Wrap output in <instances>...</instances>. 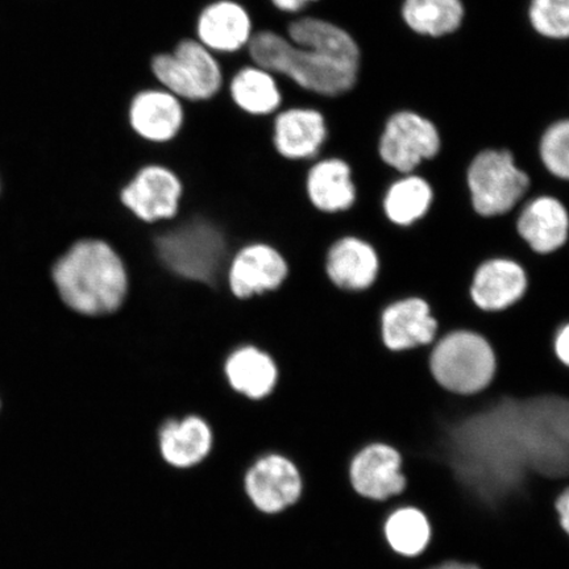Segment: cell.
I'll return each instance as SVG.
<instances>
[{"label":"cell","mask_w":569,"mask_h":569,"mask_svg":"<svg viewBox=\"0 0 569 569\" xmlns=\"http://www.w3.org/2000/svg\"><path fill=\"white\" fill-rule=\"evenodd\" d=\"M246 52L256 66L319 96L345 94L358 81V42L343 28L323 19H296L287 36L256 31Z\"/></svg>","instance_id":"1"},{"label":"cell","mask_w":569,"mask_h":569,"mask_svg":"<svg viewBox=\"0 0 569 569\" xmlns=\"http://www.w3.org/2000/svg\"><path fill=\"white\" fill-rule=\"evenodd\" d=\"M49 276L63 308L84 318L116 315L130 293L126 261L103 239L73 241L52 262Z\"/></svg>","instance_id":"2"},{"label":"cell","mask_w":569,"mask_h":569,"mask_svg":"<svg viewBox=\"0 0 569 569\" xmlns=\"http://www.w3.org/2000/svg\"><path fill=\"white\" fill-rule=\"evenodd\" d=\"M148 233L156 261L169 274L212 289L227 288V268L239 246L219 219L180 210L170 222L148 226Z\"/></svg>","instance_id":"3"},{"label":"cell","mask_w":569,"mask_h":569,"mask_svg":"<svg viewBox=\"0 0 569 569\" xmlns=\"http://www.w3.org/2000/svg\"><path fill=\"white\" fill-rule=\"evenodd\" d=\"M429 368L432 379L447 393L475 397L492 386L497 356L492 343L482 333L458 329L433 341Z\"/></svg>","instance_id":"4"},{"label":"cell","mask_w":569,"mask_h":569,"mask_svg":"<svg viewBox=\"0 0 569 569\" xmlns=\"http://www.w3.org/2000/svg\"><path fill=\"white\" fill-rule=\"evenodd\" d=\"M472 209L481 218H501L537 197L528 172L509 148L489 147L476 153L466 170Z\"/></svg>","instance_id":"5"},{"label":"cell","mask_w":569,"mask_h":569,"mask_svg":"<svg viewBox=\"0 0 569 569\" xmlns=\"http://www.w3.org/2000/svg\"><path fill=\"white\" fill-rule=\"evenodd\" d=\"M149 70L158 87L184 103H206L226 88L222 62L194 38H183L170 51L156 53Z\"/></svg>","instance_id":"6"},{"label":"cell","mask_w":569,"mask_h":569,"mask_svg":"<svg viewBox=\"0 0 569 569\" xmlns=\"http://www.w3.org/2000/svg\"><path fill=\"white\" fill-rule=\"evenodd\" d=\"M184 184L177 170L167 162H142L118 193L122 208L140 223L154 226L178 217Z\"/></svg>","instance_id":"7"},{"label":"cell","mask_w":569,"mask_h":569,"mask_svg":"<svg viewBox=\"0 0 569 569\" xmlns=\"http://www.w3.org/2000/svg\"><path fill=\"white\" fill-rule=\"evenodd\" d=\"M443 148L439 128L415 111H398L389 117L377 140V154L398 174L417 173L426 162L436 160Z\"/></svg>","instance_id":"8"},{"label":"cell","mask_w":569,"mask_h":569,"mask_svg":"<svg viewBox=\"0 0 569 569\" xmlns=\"http://www.w3.org/2000/svg\"><path fill=\"white\" fill-rule=\"evenodd\" d=\"M403 466V455L396 446L376 440L360 447L348 461V482L362 500L405 502L409 480Z\"/></svg>","instance_id":"9"},{"label":"cell","mask_w":569,"mask_h":569,"mask_svg":"<svg viewBox=\"0 0 569 569\" xmlns=\"http://www.w3.org/2000/svg\"><path fill=\"white\" fill-rule=\"evenodd\" d=\"M243 487L256 510L277 516L300 502L305 482L293 460L279 452H268L248 467Z\"/></svg>","instance_id":"10"},{"label":"cell","mask_w":569,"mask_h":569,"mask_svg":"<svg viewBox=\"0 0 569 569\" xmlns=\"http://www.w3.org/2000/svg\"><path fill=\"white\" fill-rule=\"evenodd\" d=\"M180 98L156 87L140 89L127 107V124L148 147L172 146L187 127V107Z\"/></svg>","instance_id":"11"},{"label":"cell","mask_w":569,"mask_h":569,"mask_svg":"<svg viewBox=\"0 0 569 569\" xmlns=\"http://www.w3.org/2000/svg\"><path fill=\"white\" fill-rule=\"evenodd\" d=\"M288 276V261L279 249L264 241H252L232 254L226 284L234 300L248 301L279 290Z\"/></svg>","instance_id":"12"},{"label":"cell","mask_w":569,"mask_h":569,"mask_svg":"<svg viewBox=\"0 0 569 569\" xmlns=\"http://www.w3.org/2000/svg\"><path fill=\"white\" fill-rule=\"evenodd\" d=\"M330 132L323 113L310 107H289L274 113L270 147L288 162H312L327 151Z\"/></svg>","instance_id":"13"},{"label":"cell","mask_w":569,"mask_h":569,"mask_svg":"<svg viewBox=\"0 0 569 569\" xmlns=\"http://www.w3.org/2000/svg\"><path fill=\"white\" fill-rule=\"evenodd\" d=\"M251 12L239 0H211L197 13L193 38L213 54L247 51L254 34Z\"/></svg>","instance_id":"14"},{"label":"cell","mask_w":569,"mask_h":569,"mask_svg":"<svg viewBox=\"0 0 569 569\" xmlns=\"http://www.w3.org/2000/svg\"><path fill=\"white\" fill-rule=\"evenodd\" d=\"M380 332L383 347L391 352L429 347L440 336L439 322L429 302L418 296L389 303L381 312Z\"/></svg>","instance_id":"15"},{"label":"cell","mask_w":569,"mask_h":569,"mask_svg":"<svg viewBox=\"0 0 569 569\" xmlns=\"http://www.w3.org/2000/svg\"><path fill=\"white\" fill-rule=\"evenodd\" d=\"M516 230L532 253L558 252L569 243V208L549 194L526 199L517 213Z\"/></svg>","instance_id":"16"},{"label":"cell","mask_w":569,"mask_h":569,"mask_svg":"<svg viewBox=\"0 0 569 569\" xmlns=\"http://www.w3.org/2000/svg\"><path fill=\"white\" fill-rule=\"evenodd\" d=\"M528 288L523 266L508 258H493L476 268L469 296L480 311L498 315L521 302Z\"/></svg>","instance_id":"17"},{"label":"cell","mask_w":569,"mask_h":569,"mask_svg":"<svg viewBox=\"0 0 569 569\" xmlns=\"http://www.w3.org/2000/svg\"><path fill=\"white\" fill-rule=\"evenodd\" d=\"M325 270L333 287L348 293H362L379 279V253L367 240L348 234L333 241L327 251Z\"/></svg>","instance_id":"18"},{"label":"cell","mask_w":569,"mask_h":569,"mask_svg":"<svg viewBox=\"0 0 569 569\" xmlns=\"http://www.w3.org/2000/svg\"><path fill=\"white\" fill-rule=\"evenodd\" d=\"M222 373L234 395L262 401L279 383L280 369L273 356L254 345H240L227 353Z\"/></svg>","instance_id":"19"},{"label":"cell","mask_w":569,"mask_h":569,"mask_svg":"<svg viewBox=\"0 0 569 569\" xmlns=\"http://www.w3.org/2000/svg\"><path fill=\"white\" fill-rule=\"evenodd\" d=\"M305 190L312 208L323 213L351 210L358 198L350 162L339 156L312 161L306 170Z\"/></svg>","instance_id":"20"},{"label":"cell","mask_w":569,"mask_h":569,"mask_svg":"<svg viewBox=\"0 0 569 569\" xmlns=\"http://www.w3.org/2000/svg\"><path fill=\"white\" fill-rule=\"evenodd\" d=\"M158 443L161 458L168 466L189 469L209 457L213 433L209 422L197 415L168 418L159 427Z\"/></svg>","instance_id":"21"},{"label":"cell","mask_w":569,"mask_h":569,"mask_svg":"<svg viewBox=\"0 0 569 569\" xmlns=\"http://www.w3.org/2000/svg\"><path fill=\"white\" fill-rule=\"evenodd\" d=\"M381 530L388 549L397 557L407 560L430 557L432 522L417 505L396 502L383 518Z\"/></svg>","instance_id":"22"},{"label":"cell","mask_w":569,"mask_h":569,"mask_svg":"<svg viewBox=\"0 0 569 569\" xmlns=\"http://www.w3.org/2000/svg\"><path fill=\"white\" fill-rule=\"evenodd\" d=\"M226 88L232 104L244 116L266 118L281 110L283 98L277 76L253 62L234 71Z\"/></svg>","instance_id":"23"},{"label":"cell","mask_w":569,"mask_h":569,"mask_svg":"<svg viewBox=\"0 0 569 569\" xmlns=\"http://www.w3.org/2000/svg\"><path fill=\"white\" fill-rule=\"evenodd\" d=\"M432 202L433 190L427 178L418 173L402 174L383 194L382 211L391 224L408 229L429 213Z\"/></svg>","instance_id":"24"},{"label":"cell","mask_w":569,"mask_h":569,"mask_svg":"<svg viewBox=\"0 0 569 569\" xmlns=\"http://www.w3.org/2000/svg\"><path fill=\"white\" fill-rule=\"evenodd\" d=\"M461 0H403L402 19L412 32L443 38L457 32L465 20Z\"/></svg>","instance_id":"25"},{"label":"cell","mask_w":569,"mask_h":569,"mask_svg":"<svg viewBox=\"0 0 569 569\" xmlns=\"http://www.w3.org/2000/svg\"><path fill=\"white\" fill-rule=\"evenodd\" d=\"M537 156L545 172L555 180L569 181V122L557 120L540 134Z\"/></svg>","instance_id":"26"},{"label":"cell","mask_w":569,"mask_h":569,"mask_svg":"<svg viewBox=\"0 0 569 569\" xmlns=\"http://www.w3.org/2000/svg\"><path fill=\"white\" fill-rule=\"evenodd\" d=\"M530 24L550 40H566L569 34V0H531Z\"/></svg>","instance_id":"27"},{"label":"cell","mask_w":569,"mask_h":569,"mask_svg":"<svg viewBox=\"0 0 569 569\" xmlns=\"http://www.w3.org/2000/svg\"><path fill=\"white\" fill-rule=\"evenodd\" d=\"M552 510L560 529L569 536V489L568 486L561 488L553 498Z\"/></svg>","instance_id":"28"},{"label":"cell","mask_w":569,"mask_h":569,"mask_svg":"<svg viewBox=\"0 0 569 569\" xmlns=\"http://www.w3.org/2000/svg\"><path fill=\"white\" fill-rule=\"evenodd\" d=\"M552 352L560 365L569 368V323L561 326L555 333Z\"/></svg>","instance_id":"29"},{"label":"cell","mask_w":569,"mask_h":569,"mask_svg":"<svg viewBox=\"0 0 569 569\" xmlns=\"http://www.w3.org/2000/svg\"><path fill=\"white\" fill-rule=\"evenodd\" d=\"M270 4L283 13H298L301 12L310 3H316L318 0H269Z\"/></svg>","instance_id":"30"},{"label":"cell","mask_w":569,"mask_h":569,"mask_svg":"<svg viewBox=\"0 0 569 569\" xmlns=\"http://www.w3.org/2000/svg\"><path fill=\"white\" fill-rule=\"evenodd\" d=\"M425 569H482L478 563L473 561H466L460 559H445L433 563Z\"/></svg>","instance_id":"31"}]
</instances>
